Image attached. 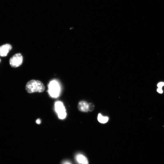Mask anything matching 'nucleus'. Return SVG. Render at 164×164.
I'll use <instances>...</instances> for the list:
<instances>
[{
    "instance_id": "obj_10",
    "label": "nucleus",
    "mask_w": 164,
    "mask_h": 164,
    "mask_svg": "<svg viewBox=\"0 0 164 164\" xmlns=\"http://www.w3.org/2000/svg\"><path fill=\"white\" fill-rule=\"evenodd\" d=\"M164 86V82H161L157 84V86L158 88H162Z\"/></svg>"
},
{
    "instance_id": "obj_9",
    "label": "nucleus",
    "mask_w": 164,
    "mask_h": 164,
    "mask_svg": "<svg viewBox=\"0 0 164 164\" xmlns=\"http://www.w3.org/2000/svg\"><path fill=\"white\" fill-rule=\"evenodd\" d=\"M94 109V105L92 103H88V111H92Z\"/></svg>"
},
{
    "instance_id": "obj_5",
    "label": "nucleus",
    "mask_w": 164,
    "mask_h": 164,
    "mask_svg": "<svg viewBox=\"0 0 164 164\" xmlns=\"http://www.w3.org/2000/svg\"><path fill=\"white\" fill-rule=\"evenodd\" d=\"M12 49L11 45L6 44L0 47V56L4 57L7 56V54Z\"/></svg>"
},
{
    "instance_id": "obj_4",
    "label": "nucleus",
    "mask_w": 164,
    "mask_h": 164,
    "mask_svg": "<svg viewBox=\"0 0 164 164\" xmlns=\"http://www.w3.org/2000/svg\"><path fill=\"white\" fill-rule=\"evenodd\" d=\"M55 107L59 118L61 119L65 118L66 116V113L63 103L60 101H57L55 103Z\"/></svg>"
},
{
    "instance_id": "obj_8",
    "label": "nucleus",
    "mask_w": 164,
    "mask_h": 164,
    "mask_svg": "<svg viewBox=\"0 0 164 164\" xmlns=\"http://www.w3.org/2000/svg\"><path fill=\"white\" fill-rule=\"evenodd\" d=\"M109 118L108 117L104 116L102 115V114L99 113L98 116V120L99 122L104 124L108 122Z\"/></svg>"
},
{
    "instance_id": "obj_1",
    "label": "nucleus",
    "mask_w": 164,
    "mask_h": 164,
    "mask_svg": "<svg viewBox=\"0 0 164 164\" xmlns=\"http://www.w3.org/2000/svg\"><path fill=\"white\" fill-rule=\"evenodd\" d=\"M45 88V87L41 82L35 80L29 81L26 86V90L29 93L42 92L44 91Z\"/></svg>"
},
{
    "instance_id": "obj_12",
    "label": "nucleus",
    "mask_w": 164,
    "mask_h": 164,
    "mask_svg": "<svg viewBox=\"0 0 164 164\" xmlns=\"http://www.w3.org/2000/svg\"><path fill=\"white\" fill-rule=\"evenodd\" d=\"M36 123L38 124H40L41 123V120L40 119H37V120L36 121Z\"/></svg>"
},
{
    "instance_id": "obj_7",
    "label": "nucleus",
    "mask_w": 164,
    "mask_h": 164,
    "mask_svg": "<svg viewBox=\"0 0 164 164\" xmlns=\"http://www.w3.org/2000/svg\"><path fill=\"white\" fill-rule=\"evenodd\" d=\"M78 164H88L87 159L81 154H78L76 157Z\"/></svg>"
},
{
    "instance_id": "obj_13",
    "label": "nucleus",
    "mask_w": 164,
    "mask_h": 164,
    "mask_svg": "<svg viewBox=\"0 0 164 164\" xmlns=\"http://www.w3.org/2000/svg\"><path fill=\"white\" fill-rule=\"evenodd\" d=\"M63 164H72L70 163L68 161H66Z\"/></svg>"
},
{
    "instance_id": "obj_2",
    "label": "nucleus",
    "mask_w": 164,
    "mask_h": 164,
    "mask_svg": "<svg viewBox=\"0 0 164 164\" xmlns=\"http://www.w3.org/2000/svg\"><path fill=\"white\" fill-rule=\"evenodd\" d=\"M48 92L50 96L56 98L59 96L60 92V87L58 82L55 80L52 81L48 86Z\"/></svg>"
},
{
    "instance_id": "obj_11",
    "label": "nucleus",
    "mask_w": 164,
    "mask_h": 164,
    "mask_svg": "<svg viewBox=\"0 0 164 164\" xmlns=\"http://www.w3.org/2000/svg\"><path fill=\"white\" fill-rule=\"evenodd\" d=\"M157 92L159 93L162 94L163 93V91L162 88H158L157 89Z\"/></svg>"
},
{
    "instance_id": "obj_14",
    "label": "nucleus",
    "mask_w": 164,
    "mask_h": 164,
    "mask_svg": "<svg viewBox=\"0 0 164 164\" xmlns=\"http://www.w3.org/2000/svg\"><path fill=\"white\" fill-rule=\"evenodd\" d=\"M1 62V59H0V62Z\"/></svg>"
},
{
    "instance_id": "obj_3",
    "label": "nucleus",
    "mask_w": 164,
    "mask_h": 164,
    "mask_svg": "<svg viewBox=\"0 0 164 164\" xmlns=\"http://www.w3.org/2000/svg\"><path fill=\"white\" fill-rule=\"evenodd\" d=\"M23 62V57L21 53H17L10 59L9 63L11 66L13 68H17L21 66Z\"/></svg>"
},
{
    "instance_id": "obj_6",
    "label": "nucleus",
    "mask_w": 164,
    "mask_h": 164,
    "mask_svg": "<svg viewBox=\"0 0 164 164\" xmlns=\"http://www.w3.org/2000/svg\"><path fill=\"white\" fill-rule=\"evenodd\" d=\"M78 108L79 111L88 112V103L85 101H81L78 103Z\"/></svg>"
}]
</instances>
